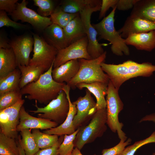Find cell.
Returning <instances> with one entry per match:
<instances>
[{
    "label": "cell",
    "instance_id": "37",
    "mask_svg": "<svg viewBox=\"0 0 155 155\" xmlns=\"http://www.w3.org/2000/svg\"><path fill=\"white\" fill-rule=\"evenodd\" d=\"M131 141L130 138L126 141L120 140L119 143L115 146L109 148L103 149L101 155H119L127 146L131 143Z\"/></svg>",
    "mask_w": 155,
    "mask_h": 155
},
{
    "label": "cell",
    "instance_id": "38",
    "mask_svg": "<svg viewBox=\"0 0 155 155\" xmlns=\"http://www.w3.org/2000/svg\"><path fill=\"white\" fill-rule=\"evenodd\" d=\"M64 138V135L60 136L57 142L53 146L48 148L40 149L34 155H59L58 149Z\"/></svg>",
    "mask_w": 155,
    "mask_h": 155
},
{
    "label": "cell",
    "instance_id": "44",
    "mask_svg": "<svg viewBox=\"0 0 155 155\" xmlns=\"http://www.w3.org/2000/svg\"><path fill=\"white\" fill-rule=\"evenodd\" d=\"M21 135H18V141L17 142V144L19 148L20 155H26L24 151L23 148L21 145L20 141V137Z\"/></svg>",
    "mask_w": 155,
    "mask_h": 155
},
{
    "label": "cell",
    "instance_id": "31",
    "mask_svg": "<svg viewBox=\"0 0 155 155\" xmlns=\"http://www.w3.org/2000/svg\"><path fill=\"white\" fill-rule=\"evenodd\" d=\"M79 14V13H70L65 12L57 6L50 16V18L53 24H57L63 29Z\"/></svg>",
    "mask_w": 155,
    "mask_h": 155
},
{
    "label": "cell",
    "instance_id": "24",
    "mask_svg": "<svg viewBox=\"0 0 155 155\" xmlns=\"http://www.w3.org/2000/svg\"><path fill=\"white\" fill-rule=\"evenodd\" d=\"M130 15L155 23V0H138Z\"/></svg>",
    "mask_w": 155,
    "mask_h": 155
},
{
    "label": "cell",
    "instance_id": "11",
    "mask_svg": "<svg viewBox=\"0 0 155 155\" xmlns=\"http://www.w3.org/2000/svg\"><path fill=\"white\" fill-rule=\"evenodd\" d=\"M25 102L22 99L13 105L0 110V132L8 137L18 140L16 128L20 122V112Z\"/></svg>",
    "mask_w": 155,
    "mask_h": 155
},
{
    "label": "cell",
    "instance_id": "34",
    "mask_svg": "<svg viewBox=\"0 0 155 155\" xmlns=\"http://www.w3.org/2000/svg\"><path fill=\"white\" fill-rule=\"evenodd\" d=\"M33 1L34 5L38 7V13L44 17L50 16L56 8L54 1L51 0H33Z\"/></svg>",
    "mask_w": 155,
    "mask_h": 155
},
{
    "label": "cell",
    "instance_id": "25",
    "mask_svg": "<svg viewBox=\"0 0 155 155\" xmlns=\"http://www.w3.org/2000/svg\"><path fill=\"white\" fill-rule=\"evenodd\" d=\"M102 2L100 0H65L61 1L57 7L65 12L76 13L88 5H101Z\"/></svg>",
    "mask_w": 155,
    "mask_h": 155
},
{
    "label": "cell",
    "instance_id": "8",
    "mask_svg": "<svg viewBox=\"0 0 155 155\" xmlns=\"http://www.w3.org/2000/svg\"><path fill=\"white\" fill-rule=\"evenodd\" d=\"M101 5H88L79 13L88 39L87 51L92 59L98 58L104 52L102 46L108 45L98 42L97 38V32L91 23L92 14L94 12L100 11Z\"/></svg>",
    "mask_w": 155,
    "mask_h": 155
},
{
    "label": "cell",
    "instance_id": "3",
    "mask_svg": "<svg viewBox=\"0 0 155 155\" xmlns=\"http://www.w3.org/2000/svg\"><path fill=\"white\" fill-rule=\"evenodd\" d=\"M106 52H104L100 57L90 60L78 59L80 68L77 75L67 84L72 89L75 88L78 84L81 83H90L100 82L108 84L110 80L107 75L102 70L101 64L104 62Z\"/></svg>",
    "mask_w": 155,
    "mask_h": 155
},
{
    "label": "cell",
    "instance_id": "17",
    "mask_svg": "<svg viewBox=\"0 0 155 155\" xmlns=\"http://www.w3.org/2000/svg\"><path fill=\"white\" fill-rule=\"evenodd\" d=\"M71 88L66 84L63 90L65 93L69 104V109L67 117L65 121L58 126L50 129H46L43 133L50 135H56L58 136L69 135L73 133L76 130L73 124L74 118L76 114L77 109L75 105L71 101L69 96Z\"/></svg>",
    "mask_w": 155,
    "mask_h": 155
},
{
    "label": "cell",
    "instance_id": "43",
    "mask_svg": "<svg viewBox=\"0 0 155 155\" xmlns=\"http://www.w3.org/2000/svg\"><path fill=\"white\" fill-rule=\"evenodd\" d=\"M146 121H151L155 122V113L146 115L142 118L139 122L141 123Z\"/></svg>",
    "mask_w": 155,
    "mask_h": 155
},
{
    "label": "cell",
    "instance_id": "4",
    "mask_svg": "<svg viewBox=\"0 0 155 155\" xmlns=\"http://www.w3.org/2000/svg\"><path fill=\"white\" fill-rule=\"evenodd\" d=\"M116 9L115 7L100 22L92 25L96 30L100 39H104L110 42L111 50L114 54L119 56L123 54L128 55L129 49L125 42V39L121 37L115 27L114 16Z\"/></svg>",
    "mask_w": 155,
    "mask_h": 155
},
{
    "label": "cell",
    "instance_id": "20",
    "mask_svg": "<svg viewBox=\"0 0 155 155\" xmlns=\"http://www.w3.org/2000/svg\"><path fill=\"white\" fill-rule=\"evenodd\" d=\"M42 33V37L47 42L58 51L67 46L63 29L58 25L52 24Z\"/></svg>",
    "mask_w": 155,
    "mask_h": 155
},
{
    "label": "cell",
    "instance_id": "1",
    "mask_svg": "<svg viewBox=\"0 0 155 155\" xmlns=\"http://www.w3.org/2000/svg\"><path fill=\"white\" fill-rule=\"evenodd\" d=\"M101 66L118 90L123 83L129 79L139 76L149 77L155 71V65L151 63H139L131 60L117 65L103 62Z\"/></svg>",
    "mask_w": 155,
    "mask_h": 155
},
{
    "label": "cell",
    "instance_id": "15",
    "mask_svg": "<svg viewBox=\"0 0 155 155\" xmlns=\"http://www.w3.org/2000/svg\"><path fill=\"white\" fill-rule=\"evenodd\" d=\"M155 30V23L135 16L130 15L118 31L125 39L131 34L146 32Z\"/></svg>",
    "mask_w": 155,
    "mask_h": 155
},
{
    "label": "cell",
    "instance_id": "7",
    "mask_svg": "<svg viewBox=\"0 0 155 155\" xmlns=\"http://www.w3.org/2000/svg\"><path fill=\"white\" fill-rule=\"evenodd\" d=\"M35 102L34 106L36 110L29 111L34 114L38 113V117L52 121L59 125L66 119L69 111V104L63 90H61L56 98L52 100L44 107H38L37 101L35 100Z\"/></svg>",
    "mask_w": 155,
    "mask_h": 155
},
{
    "label": "cell",
    "instance_id": "45",
    "mask_svg": "<svg viewBox=\"0 0 155 155\" xmlns=\"http://www.w3.org/2000/svg\"><path fill=\"white\" fill-rule=\"evenodd\" d=\"M71 155H83L80 151V150L76 148L73 150Z\"/></svg>",
    "mask_w": 155,
    "mask_h": 155
},
{
    "label": "cell",
    "instance_id": "36",
    "mask_svg": "<svg viewBox=\"0 0 155 155\" xmlns=\"http://www.w3.org/2000/svg\"><path fill=\"white\" fill-rule=\"evenodd\" d=\"M11 27L18 30L29 29L28 25L22 24L11 20L7 13L4 10H0V28L3 27Z\"/></svg>",
    "mask_w": 155,
    "mask_h": 155
},
{
    "label": "cell",
    "instance_id": "40",
    "mask_svg": "<svg viewBox=\"0 0 155 155\" xmlns=\"http://www.w3.org/2000/svg\"><path fill=\"white\" fill-rule=\"evenodd\" d=\"M18 0H0V10L7 12L8 14L16 9Z\"/></svg>",
    "mask_w": 155,
    "mask_h": 155
},
{
    "label": "cell",
    "instance_id": "21",
    "mask_svg": "<svg viewBox=\"0 0 155 155\" xmlns=\"http://www.w3.org/2000/svg\"><path fill=\"white\" fill-rule=\"evenodd\" d=\"M108 84L100 82L81 83L76 85V87L80 90L86 88L94 95L96 98V107L98 110L106 108L105 96L107 94Z\"/></svg>",
    "mask_w": 155,
    "mask_h": 155
},
{
    "label": "cell",
    "instance_id": "14",
    "mask_svg": "<svg viewBox=\"0 0 155 155\" xmlns=\"http://www.w3.org/2000/svg\"><path fill=\"white\" fill-rule=\"evenodd\" d=\"M91 93L87 89L86 90V94L83 97H80L72 102L77 109L73 124L76 130L91 117H92L97 111L96 102L91 95Z\"/></svg>",
    "mask_w": 155,
    "mask_h": 155
},
{
    "label": "cell",
    "instance_id": "27",
    "mask_svg": "<svg viewBox=\"0 0 155 155\" xmlns=\"http://www.w3.org/2000/svg\"><path fill=\"white\" fill-rule=\"evenodd\" d=\"M21 73L16 69L5 76L0 78V95L10 91L20 90Z\"/></svg>",
    "mask_w": 155,
    "mask_h": 155
},
{
    "label": "cell",
    "instance_id": "18",
    "mask_svg": "<svg viewBox=\"0 0 155 155\" xmlns=\"http://www.w3.org/2000/svg\"><path fill=\"white\" fill-rule=\"evenodd\" d=\"M127 45H131L138 50L149 52L155 48V30L130 35L125 39Z\"/></svg>",
    "mask_w": 155,
    "mask_h": 155
},
{
    "label": "cell",
    "instance_id": "32",
    "mask_svg": "<svg viewBox=\"0 0 155 155\" xmlns=\"http://www.w3.org/2000/svg\"><path fill=\"white\" fill-rule=\"evenodd\" d=\"M20 90L8 92L0 95V110L11 106L22 99Z\"/></svg>",
    "mask_w": 155,
    "mask_h": 155
},
{
    "label": "cell",
    "instance_id": "42",
    "mask_svg": "<svg viewBox=\"0 0 155 155\" xmlns=\"http://www.w3.org/2000/svg\"><path fill=\"white\" fill-rule=\"evenodd\" d=\"M5 34L3 31H1L0 34V48L9 49L11 48Z\"/></svg>",
    "mask_w": 155,
    "mask_h": 155
},
{
    "label": "cell",
    "instance_id": "46",
    "mask_svg": "<svg viewBox=\"0 0 155 155\" xmlns=\"http://www.w3.org/2000/svg\"><path fill=\"white\" fill-rule=\"evenodd\" d=\"M152 155H155V152L153 153Z\"/></svg>",
    "mask_w": 155,
    "mask_h": 155
},
{
    "label": "cell",
    "instance_id": "19",
    "mask_svg": "<svg viewBox=\"0 0 155 155\" xmlns=\"http://www.w3.org/2000/svg\"><path fill=\"white\" fill-rule=\"evenodd\" d=\"M80 68L78 59L69 61L53 69V78L57 82L67 83L77 75Z\"/></svg>",
    "mask_w": 155,
    "mask_h": 155
},
{
    "label": "cell",
    "instance_id": "5",
    "mask_svg": "<svg viewBox=\"0 0 155 155\" xmlns=\"http://www.w3.org/2000/svg\"><path fill=\"white\" fill-rule=\"evenodd\" d=\"M106 108L97 110L87 125L80 128L74 142V146L80 150L86 144L102 137L106 130Z\"/></svg>",
    "mask_w": 155,
    "mask_h": 155
},
{
    "label": "cell",
    "instance_id": "30",
    "mask_svg": "<svg viewBox=\"0 0 155 155\" xmlns=\"http://www.w3.org/2000/svg\"><path fill=\"white\" fill-rule=\"evenodd\" d=\"M14 139L0 133V155H20L17 142Z\"/></svg>",
    "mask_w": 155,
    "mask_h": 155
},
{
    "label": "cell",
    "instance_id": "26",
    "mask_svg": "<svg viewBox=\"0 0 155 155\" xmlns=\"http://www.w3.org/2000/svg\"><path fill=\"white\" fill-rule=\"evenodd\" d=\"M18 67L21 73L19 84L20 89L28 84L37 80L45 72L40 67L19 65Z\"/></svg>",
    "mask_w": 155,
    "mask_h": 155
},
{
    "label": "cell",
    "instance_id": "33",
    "mask_svg": "<svg viewBox=\"0 0 155 155\" xmlns=\"http://www.w3.org/2000/svg\"><path fill=\"white\" fill-rule=\"evenodd\" d=\"M80 127L78 129L73 133L64 135L63 140L58 149L59 155H71L74 147V142L79 131Z\"/></svg>",
    "mask_w": 155,
    "mask_h": 155
},
{
    "label": "cell",
    "instance_id": "10",
    "mask_svg": "<svg viewBox=\"0 0 155 155\" xmlns=\"http://www.w3.org/2000/svg\"><path fill=\"white\" fill-rule=\"evenodd\" d=\"M28 2L23 0L17 3L15 10L9 14L13 21L17 22L21 20L30 24L36 31L42 33L48 26L53 24L50 17H44L40 16L34 10L28 7Z\"/></svg>",
    "mask_w": 155,
    "mask_h": 155
},
{
    "label": "cell",
    "instance_id": "39",
    "mask_svg": "<svg viewBox=\"0 0 155 155\" xmlns=\"http://www.w3.org/2000/svg\"><path fill=\"white\" fill-rule=\"evenodd\" d=\"M118 0H102L99 14V19L104 17L107 11L111 7L113 9L116 7Z\"/></svg>",
    "mask_w": 155,
    "mask_h": 155
},
{
    "label": "cell",
    "instance_id": "13",
    "mask_svg": "<svg viewBox=\"0 0 155 155\" xmlns=\"http://www.w3.org/2000/svg\"><path fill=\"white\" fill-rule=\"evenodd\" d=\"M34 43L32 35L28 33L16 36L9 40V44L15 55L18 66L29 65L30 55L33 50Z\"/></svg>",
    "mask_w": 155,
    "mask_h": 155
},
{
    "label": "cell",
    "instance_id": "22",
    "mask_svg": "<svg viewBox=\"0 0 155 155\" xmlns=\"http://www.w3.org/2000/svg\"><path fill=\"white\" fill-rule=\"evenodd\" d=\"M67 46L86 36L80 14L63 28Z\"/></svg>",
    "mask_w": 155,
    "mask_h": 155
},
{
    "label": "cell",
    "instance_id": "41",
    "mask_svg": "<svg viewBox=\"0 0 155 155\" xmlns=\"http://www.w3.org/2000/svg\"><path fill=\"white\" fill-rule=\"evenodd\" d=\"M138 0H118L117 9L119 10H127L133 8Z\"/></svg>",
    "mask_w": 155,
    "mask_h": 155
},
{
    "label": "cell",
    "instance_id": "9",
    "mask_svg": "<svg viewBox=\"0 0 155 155\" xmlns=\"http://www.w3.org/2000/svg\"><path fill=\"white\" fill-rule=\"evenodd\" d=\"M32 34L34 40L33 54L29 65L40 67L45 72L54 63L58 51L48 43L43 37L33 32Z\"/></svg>",
    "mask_w": 155,
    "mask_h": 155
},
{
    "label": "cell",
    "instance_id": "2",
    "mask_svg": "<svg viewBox=\"0 0 155 155\" xmlns=\"http://www.w3.org/2000/svg\"><path fill=\"white\" fill-rule=\"evenodd\" d=\"M53 64L37 80L21 89L22 95L27 94L25 97L28 99L34 100L45 104L56 98L66 84L57 82L53 80L52 74Z\"/></svg>",
    "mask_w": 155,
    "mask_h": 155
},
{
    "label": "cell",
    "instance_id": "23",
    "mask_svg": "<svg viewBox=\"0 0 155 155\" xmlns=\"http://www.w3.org/2000/svg\"><path fill=\"white\" fill-rule=\"evenodd\" d=\"M17 67L16 58L12 48H0V78L5 76Z\"/></svg>",
    "mask_w": 155,
    "mask_h": 155
},
{
    "label": "cell",
    "instance_id": "6",
    "mask_svg": "<svg viewBox=\"0 0 155 155\" xmlns=\"http://www.w3.org/2000/svg\"><path fill=\"white\" fill-rule=\"evenodd\" d=\"M118 91L110 80L108 85L106 99V124L112 132H117L120 140L126 141L127 137L122 130L123 124L119 122L118 118L119 114L123 109L124 106Z\"/></svg>",
    "mask_w": 155,
    "mask_h": 155
},
{
    "label": "cell",
    "instance_id": "35",
    "mask_svg": "<svg viewBox=\"0 0 155 155\" xmlns=\"http://www.w3.org/2000/svg\"><path fill=\"white\" fill-rule=\"evenodd\" d=\"M152 143H155V131L146 138L136 142L132 145L125 147L119 155H134L136 151L142 146Z\"/></svg>",
    "mask_w": 155,
    "mask_h": 155
},
{
    "label": "cell",
    "instance_id": "16",
    "mask_svg": "<svg viewBox=\"0 0 155 155\" xmlns=\"http://www.w3.org/2000/svg\"><path fill=\"white\" fill-rule=\"evenodd\" d=\"M58 124L53 121L44 119L36 117L30 115L22 106L20 112V122L17 126V131L26 129H48L55 127Z\"/></svg>",
    "mask_w": 155,
    "mask_h": 155
},
{
    "label": "cell",
    "instance_id": "29",
    "mask_svg": "<svg viewBox=\"0 0 155 155\" xmlns=\"http://www.w3.org/2000/svg\"><path fill=\"white\" fill-rule=\"evenodd\" d=\"M31 129H26L20 131V141L26 155H34L40 149L33 138Z\"/></svg>",
    "mask_w": 155,
    "mask_h": 155
},
{
    "label": "cell",
    "instance_id": "28",
    "mask_svg": "<svg viewBox=\"0 0 155 155\" xmlns=\"http://www.w3.org/2000/svg\"><path fill=\"white\" fill-rule=\"evenodd\" d=\"M32 133L35 142L40 149L51 147L59 141V136L42 132L39 129H32Z\"/></svg>",
    "mask_w": 155,
    "mask_h": 155
},
{
    "label": "cell",
    "instance_id": "12",
    "mask_svg": "<svg viewBox=\"0 0 155 155\" xmlns=\"http://www.w3.org/2000/svg\"><path fill=\"white\" fill-rule=\"evenodd\" d=\"M88 43V39L86 36L58 51L54 61V68L73 60L92 59L87 51Z\"/></svg>",
    "mask_w": 155,
    "mask_h": 155
}]
</instances>
